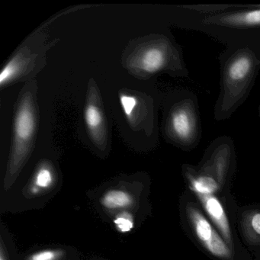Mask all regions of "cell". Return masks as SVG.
I'll return each instance as SVG.
<instances>
[{
    "label": "cell",
    "mask_w": 260,
    "mask_h": 260,
    "mask_svg": "<svg viewBox=\"0 0 260 260\" xmlns=\"http://www.w3.org/2000/svg\"><path fill=\"white\" fill-rule=\"evenodd\" d=\"M61 187V178L55 164L48 159L38 164L28 180L16 187L2 200L4 209L11 212L40 208L54 197Z\"/></svg>",
    "instance_id": "obj_4"
},
{
    "label": "cell",
    "mask_w": 260,
    "mask_h": 260,
    "mask_svg": "<svg viewBox=\"0 0 260 260\" xmlns=\"http://www.w3.org/2000/svg\"><path fill=\"white\" fill-rule=\"evenodd\" d=\"M142 216L133 211H121L117 213L111 219L112 224L120 234H127L136 228L141 223Z\"/></svg>",
    "instance_id": "obj_15"
},
{
    "label": "cell",
    "mask_w": 260,
    "mask_h": 260,
    "mask_svg": "<svg viewBox=\"0 0 260 260\" xmlns=\"http://www.w3.org/2000/svg\"><path fill=\"white\" fill-rule=\"evenodd\" d=\"M43 37L38 43L28 42L14 54L1 71V87L23 80L31 76V73H36L38 67H43L45 52L50 48V45L45 46Z\"/></svg>",
    "instance_id": "obj_7"
},
{
    "label": "cell",
    "mask_w": 260,
    "mask_h": 260,
    "mask_svg": "<svg viewBox=\"0 0 260 260\" xmlns=\"http://www.w3.org/2000/svg\"><path fill=\"white\" fill-rule=\"evenodd\" d=\"M0 260H22V256L16 252L11 234L3 223L0 232Z\"/></svg>",
    "instance_id": "obj_16"
},
{
    "label": "cell",
    "mask_w": 260,
    "mask_h": 260,
    "mask_svg": "<svg viewBox=\"0 0 260 260\" xmlns=\"http://www.w3.org/2000/svg\"><path fill=\"white\" fill-rule=\"evenodd\" d=\"M186 215L193 234L209 253L220 259L233 258L231 246L196 205H188Z\"/></svg>",
    "instance_id": "obj_8"
},
{
    "label": "cell",
    "mask_w": 260,
    "mask_h": 260,
    "mask_svg": "<svg viewBox=\"0 0 260 260\" xmlns=\"http://www.w3.org/2000/svg\"><path fill=\"white\" fill-rule=\"evenodd\" d=\"M165 130L170 141L185 150L199 144L202 129L197 98L192 93L184 92L170 106Z\"/></svg>",
    "instance_id": "obj_6"
},
{
    "label": "cell",
    "mask_w": 260,
    "mask_h": 260,
    "mask_svg": "<svg viewBox=\"0 0 260 260\" xmlns=\"http://www.w3.org/2000/svg\"><path fill=\"white\" fill-rule=\"evenodd\" d=\"M185 176L190 189L194 194H214L218 191L219 182L206 170L197 172L186 168Z\"/></svg>",
    "instance_id": "obj_13"
},
{
    "label": "cell",
    "mask_w": 260,
    "mask_h": 260,
    "mask_svg": "<svg viewBox=\"0 0 260 260\" xmlns=\"http://www.w3.org/2000/svg\"><path fill=\"white\" fill-rule=\"evenodd\" d=\"M221 80L215 118L226 119L244 103L260 70V51L242 45L222 56Z\"/></svg>",
    "instance_id": "obj_1"
},
{
    "label": "cell",
    "mask_w": 260,
    "mask_h": 260,
    "mask_svg": "<svg viewBox=\"0 0 260 260\" xmlns=\"http://www.w3.org/2000/svg\"><path fill=\"white\" fill-rule=\"evenodd\" d=\"M100 97L94 86H89V95L84 110L88 134L97 147L103 150L107 145L108 127Z\"/></svg>",
    "instance_id": "obj_9"
},
{
    "label": "cell",
    "mask_w": 260,
    "mask_h": 260,
    "mask_svg": "<svg viewBox=\"0 0 260 260\" xmlns=\"http://www.w3.org/2000/svg\"><path fill=\"white\" fill-rule=\"evenodd\" d=\"M92 260H106V259H103V258H93V259H92Z\"/></svg>",
    "instance_id": "obj_18"
},
{
    "label": "cell",
    "mask_w": 260,
    "mask_h": 260,
    "mask_svg": "<svg viewBox=\"0 0 260 260\" xmlns=\"http://www.w3.org/2000/svg\"><path fill=\"white\" fill-rule=\"evenodd\" d=\"M201 205L228 244H232V233L223 205L214 194H196Z\"/></svg>",
    "instance_id": "obj_11"
},
{
    "label": "cell",
    "mask_w": 260,
    "mask_h": 260,
    "mask_svg": "<svg viewBox=\"0 0 260 260\" xmlns=\"http://www.w3.org/2000/svg\"><path fill=\"white\" fill-rule=\"evenodd\" d=\"M147 183L128 177L117 179L100 187L92 193L97 210L102 215L112 219L121 211H133L141 215L147 211Z\"/></svg>",
    "instance_id": "obj_5"
},
{
    "label": "cell",
    "mask_w": 260,
    "mask_h": 260,
    "mask_svg": "<svg viewBox=\"0 0 260 260\" xmlns=\"http://www.w3.org/2000/svg\"><path fill=\"white\" fill-rule=\"evenodd\" d=\"M205 22L232 28H257L260 27V5L251 10L208 16Z\"/></svg>",
    "instance_id": "obj_10"
},
{
    "label": "cell",
    "mask_w": 260,
    "mask_h": 260,
    "mask_svg": "<svg viewBox=\"0 0 260 260\" xmlns=\"http://www.w3.org/2000/svg\"><path fill=\"white\" fill-rule=\"evenodd\" d=\"M120 102L127 120L134 127L145 126L149 118H151V111L145 100H141L139 95L121 92Z\"/></svg>",
    "instance_id": "obj_12"
},
{
    "label": "cell",
    "mask_w": 260,
    "mask_h": 260,
    "mask_svg": "<svg viewBox=\"0 0 260 260\" xmlns=\"http://www.w3.org/2000/svg\"><path fill=\"white\" fill-rule=\"evenodd\" d=\"M77 252L72 247L56 246L39 248L25 254L22 260H77Z\"/></svg>",
    "instance_id": "obj_14"
},
{
    "label": "cell",
    "mask_w": 260,
    "mask_h": 260,
    "mask_svg": "<svg viewBox=\"0 0 260 260\" xmlns=\"http://www.w3.org/2000/svg\"><path fill=\"white\" fill-rule=\"evenodd\" d=\"M130 71L140 76H150L162 71L185 76L180 49L168 36L157 35L147 38L134 46L127 57Z\"/></svg>",
    "instance_id": "obj_3"
},
{
    "label": "cell",
    "mask_w": 260,
    "mask_h": 260,
    "mask_svg": "<svg viewBox=\"0 0 260 260\" xmlns=\"http://www.w3.org/2000/svg\"><path fill=\"white\" fill-rule=\"evenodd\" d=\"M36 87L32 82L27 84L19 98L13 124V141L3 179L2 197L14 188L31 152L37 132V106L33 92Z\"/></svg>",
    "instance_id": "obj_2"
},
{
    "label": "cell",
    "mask_w": 260,
    "mask_h": 260,
    "mask_svg": "<svg viewBox=\"0 0 260 260\" xmlns=\"http://www.w3.org/2000/svg\"><path fill=\"white\" fill-rule=\"evenodd\" d=\"M249 226L255 235L260 237V211H255L251 214L249 219Z\"/></svg>",
    "instance_id": "obj_17"
}]
</instances>
